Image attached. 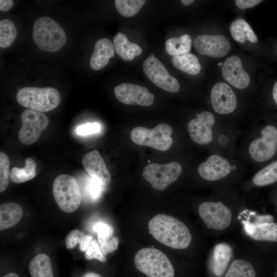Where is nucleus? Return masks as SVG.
Returning a JSON list of instances; mask_svg holds the SVG:
<instances>
[{
  "label": "nucleus",
  "mask_w": 277,
  "mask_h": 277,
  "mask_svg": "<svg viewBox=\"0 0 277 277\" xmlns=\"http://www.w3.org/2000/svg\"><path fill=\"white\" fill-rule=\"evenodd\" d=\"M195 50L208 56L220 58L229 51L230 45L228 39L221 35H201L194 41Z\"/></svg>",
  "instance_id": "nucleus-15"
},
{
  "label": "nucleus",
  "mask_w": 277,
  "mask_h": 277,
  "mask_svg": "<svg viewBox=\"0 0 277 277\" xmlns=\"http://www.w3.org/2000/svg\"><path fill=\"white\" fill-rule=\"evenodd\" d=\"M92 236L84 234L80 242V249L82 251H85L92 240Z\"/></svg>",
  "instance_id": "nucleus-39"
},
{
  "label": "nucleus",
  "mask_w": 277,
  "mask_h": 277,
  "mask_svg": "<svg viewBox=\"0 0 277 277\" xmlns=\"http://www.w3.org/2000/svg\"><path fill=\"white\" fill-rule=\"evenodd\" d=\"M12 0H1L0 1V10L2 11H7L10 9L13 5Z\"/></svg>",
  "instance_id": "nucleus-40"
},
{
  "label": "nucleus",
  "mask_w": 277,
  "mask_h": 277,
  "mask_svg": "<svg viewBox=\"0 0 277 277\" xmlns=\"http://www.w3.org/2000/svg\"><path fill=\"white\" fill-rule=\"evenodd\" d=\"M246 233L260 241L277 242V223L268 221L263 215L258 216L252 223L242 222Z\"/></svg>",
  "instance_id": "nucleus-16"
},
{
  "label": "nucleus",
  "mask_w": 277,
  "mask_h": 277,
  "mask_svg": "<svg viewBox=\"0 0 277 277\" xmlns=\"http://www.w3.org/2000/svg\"><path fill=\"white\" fill-rule=\"evenodd\" d=\"M84 234L78 229L71 231L65 239L66 247L68 249L74 248L77 243H80Z\"/></svg>",
  "instance_id": "nucleus-37"
},
{
  "label": "nucleus",
  "mask_w": 277,
  "mask_h": 277,
  "mask_svg": "<svg viewBox=\"0 0 277 277\" xmlns=\"http://www.w3.org/2000/svg\"><path fill=\"white\" fill-rule=\"evenodd\" d=\"M232 38L237 42L244 43L246 40L255 43L258 37L249 24L243 18L233 21L229 27Z\"/></svg>",
  "instance_id": "nucleus-24"
},
{
  "label": "nucleus",
  "mask_w": 277,
  "mask_h": 277,
  "mask_svg": "<svg viewBox=\"0 0 277 277\" xmlns=\"http://www.w3.org/2000/svg\"><path fill=\"white\" fill-rule=\"evenodd\" d=\"M199 213L208 228L223 230L231 224L232 213L230 209L222 201H207L199 207Z\"/></svg>",
  "instance_id": "nucleus-12"
},
{
  "label": "nucleus",
  "mask_w": 277,
  "mask_h": 277,
  "mask_svg": "<svg viewBox=\"0 0 277 277\" xmlns=\"http://www.w3.org/2000/svg\"><path fill=\"white\" fill-rule=\"evenodd\" d=\"M181 2L185 6H188L194 2L193 0H181Z\"/></svg>",
  "instance_id": "nucleus-44"
},
{
  "label": "nucleus",
  "mask_w": 277,
  "mask_h": 277,
  "mask_svg": "<svg viewBox=\"0 0 277 277\" xmlns=\"http://www.w3.org/2000/svg\"><path fill=\"white\" fill-rule=\"evenodd\" d=\"M183 166L179 162L166 164L150 163L143 169V176L152 187L157 190H163L176 181L182 174Z\"/></svg>",
  "instance_id": "nucleus-10"
},
{
  "label": "nucleus",
  "mask_w": 277,
  "mask_h": 277,
  "mask_svg": "<svg viewBox=\"0 0 277 277\" xmlns=\"http://www.w3.org/2000/svg\"><path fill=\"white\" fill-rule=\"evenodd\" d=\"M136 268L148 277H174V271L168 257L153 248H144L135 255Z\"/></svg>",
  "instance_id": "nucleus-6"
},
{
  "label": "nucleus",
  "mask_w": 277,
  "mask_h": 277,
  "mask_svg": "<svg viewBox=\"0 0 277 277\" xmlns=\"http://www.w3.org/2000/svg\"><path fill=\"white\" fill-rule=\"evenodd\" d=\"M29 270L31 277H54L50 258L46 254H38L30 262Z\"/></svg>",
  "instance_id": "nucleus-25"
},
{
  "label": "nucleus",
  "mask_w": 277,
  "mask_h": 277,
  "mask_svg": "<svg viewBox=\"0 0 277 277\" xmlns=\"http://www.w3.org/2000/svg\"><path fill=\"white\" fill-rule=\"evenodd\" d=\"M144 0H115V8L122 16L132 17L135 15L145 3Z\"/></svg>",
  "instance_id": "nucleus-31"
},
{
  "label": "nucleus",
  "mask_w": 277,
  "mask_h": 277,
  "mask_svg": "<svg viewBox=\"0 0 277 277\" xmlns=\"http://www.w3.org/2000/svg\"><path fill=\"white\" fill-rule=\"evenodd\" d=\"M82 164L84 169L91 177L98 180L103 186L110 183V174L97 150H93L86 153L83 156Z\"/></svg>",
  "instance_id": "nucleus-18"
},
{
  "label": "nucleus",
  "mask_w": 277,
  "mask_h": 277,
  "mask_svg": "<svg viewBox=\"0 0 277 277\" xmlns=\"http://www.w3.org/2000/svg\"><path fill=\"white\" fill-rule=\"evenodd\" d=\"M23 215L22 207L13 202L0 205V230L2 231L17 224Z\"/></svg>",
  "instance_id": "nucleus-22"
},
{
  "label": "nucleus",
  "mask_w": 277,
  "mask_h": 277,
  "mask_svg": "<svg viewBox=\"0 0 277 277\" xmlns=\"http://www.w3.org/2000/svg\"><path fill=\"white\" fill-rule=\"evenodd\" d=\"M32 38L40 50L48 52L57 51L67 41L66 33L62 27L47 16L39 17L35 21Z\"/></svg>",
  "instance_id": "nucleus-5"
},
{
  "label": "nucleus",
  "mask_w": 277,
  "mask_h": 277,
  "mask_svg": "<svg viewBox=\"0 0 277 277\" xmlns=\"http://www.w3.org/2000/svg\"><path fill=\"white\" fill-rule=\"evenodd\" d=\"M271 96L274 103L277 106V81L275 82L273 86Z\"/></svg>",
  "instance_id": "nucleus-42"
},
{
  "label": "nucleus",
  "mask_w": 277,
  "mask_h": 277,
  "mask_svg": "<svg viewBox=\"0 0 277 277\" xmlns=\"http://www.w3.org/2000/svg\"><path fill=\"white\" fill-rule=\"evenodd\" d=\"M114 92L116 98L126 105L147 107L154 102V95L146 87L136 84H120L114 88Z\"/></svg>",
  "instance_id": "nucleus-14"
},
{
  "label": "nucleus",
  "mask_w": 277,
  "mask_h": 277,
  "mask_svg": "<svg viewBox=\"0 0 277 277\" xmlns=\"http://www.w3.org/2000/svg\"><path fill=\"white\" fill-rule=\"evenodd\" d=\"M222 74L231 85L239 89L246 88L250 83V77L244 70L241 59L232 55L225 60L222 64Z\"/></svg>",
  "instance_id": "nucleus-17"
},
{
  "label": "nucleus",
  "mask_w": 277,
  "mask_h": 277,
  "mask_svg": "<svg viewBox=\"0 0 277 277\" xmlns=\"http://www.w3.org/2000/svg\"><path fill=\"white\" fill-rule=\"evenodd\" d=\"M10 161L4 152H0V192L5 191L9 184L10 178Z\"/></svg>",
  "instance_id": "nucleus-32"
},
{
  "label": "nucleus",
  "mask_w": 277,
  "mask_h": 277,
  "mask_svg": "<svg viewBox=\"0 0 277 277\" xmlns=\"http://www.w3.org/2000/svg\"><path fill=\"white\" fill-rule=\"evenodd\" d=\"M171 63L176 68L190 75L198 74L201 69L198 58L190 53L172 56Z\"/></svg>",
  "instance_id": "nucleus-26"
},
{
  "label": "nucleus",
  "mask_w": 277,
  "mask_h": 277,
  "mask_svg": "<svg viewBox=\"0 0 277 277\" xmlns=\"http://www.w3.org/2000/svg\"><path fill=\"white\" fill-rule=\"evenodd\" d=\"M93 230L97 233V240L100 245L109 242L112 238L113 228L106 223L102 222L96 223L93 226Z\"/></svg>",
  "instance_id": "nucleus-33"
},
{
  "label": "nucleus",
  "mask_w": 277,
  "mask_h": 277,
  "mask_svg": "<svg viewBox=\"0 0 277 277\" xmlns=\"http://www.w3.org/2000/svg\"><path fill=\"white\" fill-rule=\"evenodd\" d=\"M262 2L261 0H236V6L241 9L252 8Z\"/></svg>",
  "instance_id": "nucleus-38"
},
{
  "label": "nucleus",
  "mask_w": 277,
  "mask_h": 277,
  "mask_svg": "<svg viewBox=\"0 0 277 277\" xmlns=\"http://www.w3.org/2000/svg\"><path fill=\"white\" fill-rule=\"evenodd\" d=\"M85 257L87 260L97 259L102 262H105L106 259L102 253L96 241L92 240L85 251Z\"/></svg>",
  "instance_id": "nucleus-34"
},
{
  "label": "nucleus",
  "mask_w": 277,
  "mask_h": 277,
  "mask_svg": "<svg viewBox=\"0 0 277 277\" xmlns=\"http://www.w3.org/2000/svg\"><path fill=\"white\" fill-rule=\"evenodd\" d=\"M17 102L22 106L40 112L56 108L60 103L59 92L52 87H24L16 95Z\"/></svg>",
  "instance_id": "nucleus-7"
},
{
  "label": "nucleus",
  "mask_w": 277,
  "mask_h": 277,
  "mask_svg": "<svg viewBox=\"0 0 277 277\" xmlns=\"http://www.w3.org/2000/svg\"><path fill=\"white\" fill-rule=\"evenodd\" d=\"M113 44L117 54L124 60L131 61L142 52V48L137 44L130 42L127 36L118 32L113 37Z\"/></svg>",
  "instance_id": "nucleus-23"
},
{
  "label": "nucleus",
  "mask_w": 277,
  "mask_h": 277,
  "mask_svg": "<svg viewBox=\"0 0 277 277\" xmlns=\"http://www.w3.org/2000/svg\"><path fill=\"white\" fill-rule=\"evenodd\" d=\"M81 277H102L98 274L93 272H88L84 274Z\"/></svg>",
  "instance_id": "nucleus-43"
},
{
  "label": "nucleus",
  "mask_w": 277,
  "mask_h": 277,
  "mask_svg": "<svg viewBox=\"0 0 277 277\" xmlns=\"http://www.w3.org/2000/svg\"><path fill=\"white\" fill-rule=\"evenodd\" d=\"M114 50L113 44L109 39L104 38L98 40L90 60L91 68L97 71L104 68L109 59L114 56Z\"/></svg>",
  "instance_id": "nucleus-19"
},
{
  "label": "nucleus",
  "mask_w": 277,
  "mask_h": 277,
  "mask_svg": "<svg viewBox=\"0 0 277 277\" xmlns=\"http://www.w3.org/2000/svg\"><path fill=\"white\" fill-rule=\"evenodd\" d=\"M143 66L147 77L156 86L171 93L179 91L178 81L169 74L163 64L153 54L143 62Z\"/></svg>",
  "instance_id": "nucleus-13"
},
{
  "label": "nucleus",
  "mask_w": 277,
  "mask_h": 277,
  "mask_svg": "<svg viewBox=\"0 0 277 277\" xmlns=\"http://www.w3.org/2000/svg\"><path fill=\"white\" fill-rule=\"evenodd\" d=\"M276 194H277V188H276Z\"/></svg>",
  "instance_id": "nucleus-47"
},
{
  "label": "nucleus",
  "mask_w": 277,
  "mask_h": 277,
  "mask_svg": "<svg viewBox=\"0 0 277 277\" xmlns=\"http://www.w3.org/2000/svg\"><path fill=\"white\" fill-rule=\"evenodd\" d=\"M222 64H223V63H219V65H221Z\"/></svg>",
  "instance_id": "nucleus-46"
},
{
  "label": "nucleus",
  "mask_w": 277,
  "mask_h": 277,
  "mask_svg": "<svg viewBox=\"0 0 277 277\" xmlns=\"http://www.w3.org/2000/svg\"><path fill=\"white\" fill-rule=\"evenodd\" d=\"M192 47V39L188 34L168 38L165 42V49L170 55L177 56L188 53Z\"/></svg>",
  "instance_id": "nucleus-27"
},
{
  "label": "nucleus",
  "mask_w": 277,
  "mask_h": 277,
  "mask_svg": "<svg viewBox=\"0 0 277 277\" xmlns=\"http://www.w3.org/2000/svg\"><path fill=\"white\" fill-rule=\"evenodd\" d=\"M235 157L256 169L277 157L276 119L248 125L236 146Z\"/></svg>",
  "instance_id": "nucleus-1"
},
{
  "label": "nucleus",
  "mask_w": 277,
  "mask_h": 277,
  "mask_svg": "<svg viewBox=\"0 0 277 277\" xmlns=\"http://www.w3.org/2000/svg\"><path fill=\"white\" fill-rule=\"evenodd\" d=\"M22 125L18 133L19 141L25 145H31L39 138L41 133L49 123L43 113L32 109L25 110L21 114Z\"/></svg>",
  "instance_id": "nucleus-11"
},
{
  "label": "nucleus",
  "mask_w": 277,
  "mask_h": 277,
  "mask_svg": "<svg viewBox=\"0 0 277 277\" xmlns=\"http://www.w3.org/2000/svg\"><path fill=\"white\" fill-rule=\"evenodd\" d=\"M275 119H276V121H277V117L275 118Z\"/></svg>",
  "instance_id": "nucleus-48"
},
{
  "label": "nucleus",
  "mask_w": 277,
  "mask_h": 277,
  "mask_svg": "<svg viewBox=\"0 0 277 277\" xmlns=\"http://www.w3.org/2000/svg\"><path fill=\"white\" fill-rule=\"evenodd\" d=\"M119 239L116 236H113L109 242V253L114 252L117 249Z\"/></svg>",
  "instance_id": "nucleus-41"
},
{
  "label": "nucleus",
  "mask_w": 277,
  "mask_h": 277,
  "mask_svg": "<svg viewBox=\"0 0 277 277\" xmlns=\"http://www.w3.org/2000/svg\"><path fill=\"white\" fill-rule=\"evenodd\" d=\"M17 35V30L14 23L9 19L0 21V47H9L14 41Z\"/></svg>",
  "instance_id": "nucleus-30"
},
{
  "label": "nucleus",
  "mask_w": 277,
  "mask_h": 277,
  "mask_svg": "<svg viewBox=\"0 0 277 277\" xmlns=\"http://www.w3.org/2000/svg\"><path fill=\"white\" fill-rule=\"evenodd\" d=\"M101 129V125L97 123H87L78 126L76 133L80 135L85 136L97 133Z\"/></svg>",
  "instance_id": "nucleus-36"
},
{
  "label": "nucleus",
  "mask_w": 277,
  "mask_h": 277,
  "mask_svg": "<svg viewBox=\"0 0 277 277\" xmlns=\"http://www.w3.org/2000/svg\"><path fill=\"white\" fill-rule=\"evenodd\" d=\"M52 193L54 200L62 211H75L80 206L81 194L76 180L72 176L62 174L54 180Z\"/></svg>",
  "instance_id": "nucleus-8"
},
{
  "label": "nucleus",
  "mask_w": 277,
  "mask_h": 277,
  "mask_svg": "<svg viewBox=\"0 0 277 277\" xmlns=\"http://www.w3.org/2000/svg\"><path fill=\"white\" fill-rule=\"evenodd\" d=\"M276 276H277V272H276Z\"/></svg>",
  "instance_id": "nucleus-49"
},
{
  "label": "nucleus",
  "mask_w": 277,
  "mask_h": 277,
  "mask_svg": "<svg viewBox=\"0 0 277 277\" xmlns=\"http://www.w3.org/2000/svg\"><path fill=\"white\" fill-rule=\"evenodd\" d=\"M102 185L94 178L91 177L88 182L87 190L90 197L93 200L97 199L101 195Z\"/></svg>",
  "instance_id": "nucleus-35"
},
{
  "label": "nucleus",
  "mask_w": 277,
  "mask_h": 277,
  "mask_svg": "<svg viewBox=\"0 0 277 277\" xmlns=\"http://www.w3.org/2000/svg\"><path fill=\"white\" fill-rule=\"evenodd\" d=\"M232 249L228 244L221 243L214 247L210 267L213 274L220 277L224 274L232 256Z\"/></svg>",
  "instance_id": "nucleus-20"
},
{
  "label": "nucleus",
  "mask_w": 277,
  "mask_h": 277,
  "mask_svg": "<svg viewBox=\"0 0 277 277\" xmlns=\"http://www.w3.org/2000/svg\"><path fill=\"white\" fill-rule=\"evenodd\" d=\"M255 187H265L277 183V157L257 169L250 180Z\"/></svg>",
  "instance_id": "nucleus-21"
},
{
  "label": "nucleus",
  "mask_w": 277,
  "mask_h": 277,
  "mask_svg": "<svg viewBox=\"0 0 277 277\" xmlns=\"http://www.w3.org/2000/svg\"><path fill=\"white\" fill-rule=\"evenodd\" d=\"M225 277H255V272L250 262L237 259L232 262Z\"/></svg>",
  "instance_id": "nucleus-29"
},
{
  "label": "nucleus",
  "mask_w": 277,
  "mask_h": 277,
  "mask_svg": "<svg viewBox=\"0 0 277 277\" xmlns=\"http://www.w3.org/2000/svg\"><path fill=\"white\" fill-rule=\"evenodd\" d=\"M171 126L161 123L153 129L137 126L131 131L132 141L139 146H146L157 150L165 151L170 148L173 143Z\"/></svg>",
  "instance_id": "nucleus-9"
},
{
  "label": "nucleus",
  "mask_w": 277,
  "mask_h": 277,
  "mask_svg": "<svg viewBox=\"0 0 277 277\" xmlns=\"http://www.w3.org/2000/svg\"><path fill=\"white\" fill-rule=\"evenodd\" d=\"M3 277H19L18 275L14 272H10L5 274Z\"/></svg>",
  "instance_id": "nucleus-45"
},
{
  "label": "nucleus",
  "mask_w": 277,
  "mask_h": 277,
  "mask_svg": "<svg viewBox=\"0 0 277 277\" xmlns=\"http://www.w3.org/2000/svg\"><path fill=\"white\" fill-rule=\"evenodd\" d=\"M149 233L157 241L176 249L187 248L191 235L187 226L177 219L165 214H159L148 223Z\"/></svg>",
  "instance_id": "nucleus-3"
},
{
  "label": "nucleus",
  "mask_w": 277,
  "mask_h": 277,
  "mask_svg": "<svg viewBox=\"0 0 277 277\" xmlns=\"http://www.w3.org/2000/svg\"><path fill=\"white\" fill-rule=\"evenodd\" d=\"M209 102L211 112L221 122L240 128L233 118L238 107V96L228 84L223 82L215 84L211 90Z\"/></svg>",
  "instance_id": "nucleus-4"
},
{
  "label": "nucleus",
  "mask_w": 277,
  "mask_h": 277,
  "mask_svg": "<svg viewBox=\"0 0 277 277\" xmlns=\"http://www.w3.org/2000/svg\"><path fill=\"white\" fill-rule=\"evenodd\" d=\"M246 168V164L234 156L210 153L197 167L196 172L203 180L216 184L241 176Z\"/></svg>",
  "instance_id": "nucleus-2"
},
{
  "label": "nucleus",
  "mask_w": 277,
  "mask_h": 277,
  "mask_svg": "<svg viewBox=\"0 0 277 277\" xmlns=\"http://www.w3.org/2000/svg\"><path fill=\"white\" fill-rule=\"evenodd\" d=\"M25 166L23 168L13 167L10 170V179L15 183H24L34 178L36 175V163L35 161L28 157L25 160Z\"/></svg>",
  "instance_id": "nucleus-28"
}]
</instances>
